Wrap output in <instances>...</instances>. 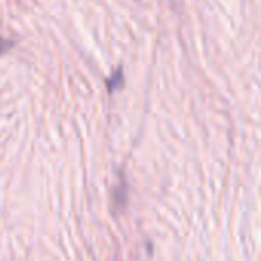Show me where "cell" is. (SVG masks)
I'll return each mask as SVG.
<instances>
[{"mask_svg":"<svg viewBox=\"0 0 261 261\" xmlns=\"http://www.w3.org/2000/svg\"><path fill=\"white\" fill-rule=\"evenodd\" d=\"M122 84H124V75H122V69L119 67V69L112 75V78L109 80V92L112 93L113 90L119 89Z\"/></svg>","mask_w":261,"mask_h":261,"instance_id":"6da1fadb","label":"cell"},{"mask_svg":"<svg viewBox=\"0 0 261 261\" xmlns=\"http://www.w3.org/2000/svg\"><path fill=\"white\" fill-rule=\"evenodd\" d=\"M11 44H12L11 41H6L5 38H2V37H0V54L6 52V50L11 47Z\"/></svg>","mask_w":261,"mask_h":261,"instance_id":"7a4b0ae2","label":"cell"}]
</instances>
